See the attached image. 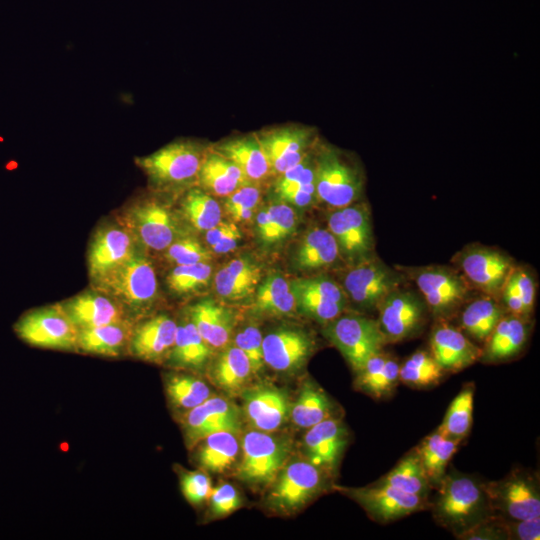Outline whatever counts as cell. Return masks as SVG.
<instances>
[{"mask_svg": "<svg viewBox=\"0 0 540 540\" xmlns=\"http://www.w3.org/2000/svg\"><path fill=\"white\" fill-rule=\"evenodd\" d=\"M429 508L438 525L457 539L494 515L483 481L455 469L447 470L436 486Z\"/></svg>", "mask_w": 540, "mask_h": 540, "instance_id": "1", "label": "cell"}, {"mask_svg": "<svg viewBox=\"0 0 540 540\" xmlns=\"http://www.w3.org/2000/svg\"><path fill=\"white\" fill-rule=\"evenodd\" d=\"M92 287L112 297L130 318L147 311L158 298L155 269L140 247L119 266L93 281Z\"/></svg>", "mask_w": 540, "mask_h": 540, "instance_id": "2", "label": "cell"}, {"mask_svg": "<svg viewBox=\"0 0 540 540\" xmlns=\"http://www.w3.org/2000/svg\"><path fill=\"white\" fill-rule=\"evenodd\" d=\"M206 152L207 149L198 141L181 138L149 155L136 157L135 164L155 189H183L197 180Z\"/></svg>", "mask_w": 540, "mask_h": 540, "instance_id": "3", "label": "cell"}, {"mask_svg": "<svg viewBox=\"0 0 540 540\" xmlns=\"http://www.w3.org/2000/svg\"><path fill=\"white\" fill-rule=\"evenodd\" d=\"M117 221L135 238L140 248L165 251L184 236L178 218L154 196H140L125 205Z\"/></svg>", "mask_w": 540, "mask_h": 540, "instance_id": "4", "label": "cell"}, {"mask_svg": "<svg viewBox=\"0 0 540 540\" xmlns=\"http://www.w3.org/2000/svg\"><path fill=\"white\" fill-rule=\"evenodd\" d=\"M315 150L316 200L335 209L355 203L364 189L360 168L333 146Z\"/></svg>", "mask_w": 540, "mask_h": 540, "instance_id": "5", "label": "cell"}, {"mask_svg": "<svg viewBox=\"0 0 540 540\" xmlns=\"http://www.w3.org/2000/svg\"><path fill=\"white\" fill-rule=\"evenodd\" d=\"M329 478L307 459L293 460L284 465L271 483L266 504L277 513L299 511L329 488Z\"/></svg>", "mask_w": 540, "mask_h": 540, "instance_id": "6", "label": "cell"}, {"mask_svg": "<svg viewBox=\"0 0 540 540\" xmlns=\"http://www.w3.org/2000/svg\"><path fill=\"white\" fill-rule=\"evenodd\" d=\"M237 477L253 487L271 484L287 463L291 452L288 439L252 429L240 441Z\"/></svg>", "mask_w": 540, "mask_h": 540, "instance_id": "7", "label": "cell"}, {"mask_svg": "<svg viewBox=\"0 0 540 540\" xmlns=\"http://www.w3.org/2000/svg\"><path fill=\"white\" fill-rule=\"evenodd\" d=\"M483 484L494 515L510 520L540 517L539 482L535 474L516 469L500 480Z\"/></svg>", "mask_w": 540, "mask_h": 540, "instance_id": "8", "label": "cell"}, {"mask_svg": "<svg viewBox=\"0 0 540 540\" xmlns=\"http://www.w3.org/2000/svg\"><path fill=\"white\" fill-rule=\"evenodd\" d=\"M323 332L355 372L387 344L377 320L363 315L341 314Z\"/></svg>", "mask_w": 540, "mask_h": 540, "instance_id": "9", "label": "cell"}, {"mask_svg": "<svg viewBox=\"0 0 540 540\" xmlns=\"http://www.w3.org/2000/svg\"><path fill=\"white\" fill-rule=\"evenodd\" d=\"M13 330L21 341L33 347L77 351L78 331L58 304L26 311Z\"/></svg>", "mask_w": 540, "mask_h": 540, "instance_id": "10", "label": "cell"}, {"mask_svg": "<svg viewBox=\"0 0 540 540\" xmlns=\"http://www.w3.org/2000/svg\"><path fill=\"white\" fill-rule=\"evenodd\" d=\"M327 224L340 256L351 266L374 257L370 214L365 205L353 203L337 208L329 215Z\"/></svg>", "mask_w": 540, "mask_h": 540, "instance_id": "11", "label": "cell"}, {"mask_svg": "<svg viewBox=\"0 0 540 540\" xmlns=\"http://www.w3.org/2000/svg\"><path fill=\"white\" fill-rule=\"evenodd\" d=\"M335 487L357 502L371 519L382 524L429 509L428 499L378 481L365 487Z\"/></svg>", "mask_w": 540, "mask_h": 540, "instance_id": "12", "label": "cell"}, {"mask_svg": "<svg viewBox=\"0 0 540 540\" xmlns=\"http://www.w3.org/2000/svg\"><path fill=\"white\" fill-rule=\"evenodd\" d=\"M428 311L437 319L447 320L463 304L468 294L466 281L450 268L427 266L409 270Z\"/></svg>", "mask_w": 540, "mask_h": 540, "instance_id": "13", "label": "cell"}, {"mask_svg": "<svg viewBox=\"0 0 540 540\" xmlns=\"http://www.w3.org/2000/svg\"><path fill=\"white\" fill-rule=\"evenodd\" d=\"M377 310V322L387 344L401 342L419 334L429 312L420 296L400 287L386 295Z\"/></svg>", "mask_w": 540, "mask_h": 540, "instance_id": "14", "label": "cell"}, {"mask_svg": "<svg viewBox=\"0 0 540 540\" xmlns=\"http://www.w3.org/2000/svg\"><path fill=\"white\" fill-rule=\"evenodd\" d=\"M266 155L271 174L281 175L299 163L316 146L313 127L287 124L256 132Z\"/></svg>", "mask_w": 540, "mask_h": 540, "instance_id": "15", "label": "cell"}, {"mask_svg": "<svg viewBox=\"0 0 540 540\" xmlns=\"http://www.w3.org/2000/svg\"><path fill=\"white\" fill-rule=\"evenodd\" d=\"M401 283V275L375 257L351 266L343 278L345 294L364 309H377L384 297Z\"/></svg>", "mask_w": 540, "mask_h": 540, "instance_id": "16", "label": "cell"}, {"mask_svg": "<svg viewBox=\"0 0 540 540\" xmlns=\"http://www.w3.org/2000/svg\"><path fill=\"white\" fill-rule=\"evenodd\" d=\"M315 342L300 327H278L263 337L264 363L279 373L293 374L300 371L312 355Z\"/></svg>", "mask_w": 540, "mask_h": 540, "instance_id": "17", "label": "cell"}, {"mask_svg": "<svg viewBox=\"0 0 540 540\" xmlns=\"http://www.w3.org/2000/svg\"><path fill=\"white\" fill-rule=\"evenodd\" d=\"M138 248L135 238L118 221L99 226L91 237L87 251L91 282L119 266Z\"/></svg>", "mask_w": 540, "mask_h": 540, "instance_id": "18", "label": "cell"}, {"mask_svg": "<svg viewBox=\"0 0 540 540\" xmlns=\"http://www.w3.org/2000/svg\"><path fill=\"white\" fill-rule=\"evenodd\" d=\"M290 286L296 310L324 325L341 315L347 303L345 292L325 275L293 280Z\"/></svg>", "mask_w": 540, "mask_h": 540, "instance_id": "19", "label": "cell"}, {"mask_svg": "<svg viewBox=\"0 0 540 540\" xmlns=\"http://www.w3.org/2000/svg\"><path fill=\"white\" fill-rule=\"evenodd\" d=\"M182 427L185 440L192 447L215 432L230 431L237 434L242 427V414L231 401L212 395L186 411Z\"/></svg>", "mask_w": 540, "mask_h": 540, "instance_id": "20", "label": "cell"}, {"mask_svg": "<svg viewBox=\"0 0 540 540\" xmlns=\"http://www.w3.org/2000/svg\"><path fill=\"white\" fill-rule=\"evenodd\" d=\"M243 413L252 429L275 432L290 418L288 393L270 383H258L241 391Z\"/></svg>", "mask_w": 540, "mask_h": 540, "instance_id": "21", "label": "cell"}, {"mask_svg": "<svg viewBox=\"0 0 540 540\" xmlns=\"http://www.w3.org/2000/svg\"><path fill=\"white\" fill-rule=\"evenodd\" d=\"M457 262L467 279L488 296L500 294L512 271L511 258L484 246H470L458 254Z\"/></svg>", "mask_w": 540, "mask_h": 540, "instance_id": "22", "label": "cell"}, {"mask_svg": "<svg viewBox=\"0 0 540 540\" xmlns=\"http://www.w3.org/2000/svg\"><path fill=\"white\" fill-rule=\"evenodd\" d=\"M349 440V431L342 419L328 418L307 429L303 437L304 458L332 477Z\"/></svg>", "mask_w": 540, "mask_h": 540, "instance_id": "23", "label": "cell"}, {"mask_svg": "<svg viewBox=\"0 0 540 540\" xmlns=\"http://www.w3.org/2000/svg\"><path fill=\"white\" fill-rule=\"evenodd\" d=\"M430 352L447 373L459 372L481 360L482 348L447 320H437L429 337Z\"/></svg>", "mask_w": 540, "mask_h": 540, "instance_id": "24", "label": "cell"}, {"mask_svg": "<svg viewBox=\"0 0 540 540\" xmlns=\"http://www.w3.org/2000/svg\"><path fill=\"white\" fill-rule=\"evenodd\" d=\"M58 305L77 331L130 321V317L118 302L93 287Z\"/></svg>", "mask_w": 540, "mask_h": 540, "instance_id": "25", "label": "cell"}, {"mask_svg": "<svg viewBox=\"0 0 540 540\" xmlns=\"http://www.w3.org/2000/svg\"><path fill=\"white\" fill-rule=\"evenodd\" d=\"M177 322L168 314H157L132 327L127 351L140 360L166 361L174 344Z\"/></svg>", "mask_w": 540, "mask_h": 540, "instance_id": "26", "label": "cell"}, {"mask_svg": "<svg viewBox=\"0 0 540 540\" xmlns=\"http://www.w3.org/2000/svg\"><path fill=\"white\" fill-rule=\"evenodd\" d=\"M529 330L528 318L504 314L484 343L481 360L496 363L515 357L523 350Z\"/></svg>", "mask_w": 540, "mask_h": 540, "instance_id": "27", "label": "cell"}, {"mask_svg": "<svg viewBox=\"0 0 540 540\" xmlns=\"http://www.w3.org/2000/svg\"><path fill=\"white\" fill-rule=\"evenodd\" d=\"M214 151L233 162L252 184L263 181L271 170L256 133L228 138Z\"/></svg>", "mask_w": 540, "mask_h": 540, "instance_id": "28", "label": "cell"}, {"mask_svg": "<svg viewBox=\"0 0 540 540\" xmlns=\"http://www.w3.org/2000/svg\"><path fill=\"white\" fill-rule=\"evenodd\" d=\"M399 367L398 360L382 350L356 372L355 389L377 400L390 397L400 383Z\"/></svg>", "mask_w": 540, "mask_h": 540, "instance_id": "29", "label": "cell"}, {"mask_svg": "<svg viewBox=\"0 0 540 540\" xmlns=\"http://www.w3.org/2000/svg\"><path fill=\"white\" fill-rule=\"evenodd\" d=\"M188 318L212 349L227 346L234 330V315L229 308L204 299L188 309Z\"/></svg>", "mask_w": 540, "mask_h": 540, "instance_id": "30", "label": "cell"}, {"mask_svg": "<svg viewBox=\"0 0 540 540\" xmlns=\"http://www.w3.org/2000/svg\"><path fill=\"white\" fill-rule=\"evenodd\" d=\"M261 267L249 256H240L225 264L215 275L217 294L235 301L249 297L259 285Z\"/></svg>", "mask_w": 540, "mask_h": 540, "instance_id": "31", "label": "cell"}, {"mask_svg": "<svg viewBox=\"0 0 540 540\" xmlns=\"http://www.w3.org/2000/svg\"><path fill=\"white\" fill-rule=\"evenodd\" d=\"M197 181L203 190L220 197L228 196L241 186L252 184L233 162L214 150H207Z\"/></svg>", "mask_w": 540, "mask_h": 540, "instance_id": "32", "label": "cell"}, {"mask_svg": "<svg viewBox=\"0 0 540 540\" xmlns=\"http://www.w3.org/2000/svg\"><path fill=\"white\" fill-rule=\"evenodd\" d=\"M337 242L329 229L316 227L305 233L297 244L292 263L299 271L328 267L339 258Z\"/></svg>", "mask_w": 540, "mask_h": 540, "instance_id": "33", "label": "cell"}, {"mask_svg": "<svg viewBox=\"0 0 540 540\" xmlns=\"http://www.w3.org/2000/svg\"><path fill=\"white\" fill-rule=\"evenodd\" d=\"M131 321L81 329L77 334V351L104 357H118L128 349Z\"/></svg>", "mask_w": 540, "mask_h": 540, "instance_id": "34", "label": "cell"}, {"mask_svg": "<svg viewBox=\"0 0 540 540\" xmlns=\"http://www.w3.org/2000/svg\"><path fill=\"white\" fill-rule=\"evenodd\" d=\"M212 355V348L199 334L190 319L177 323L174 344L166 362L177 369L202 370Z\"/></svg>", "mask_w": 540, "mask_h": 540, "instance_id": "35", "label": "cell"}, {"mask_svg": "<svg viewBox=\"0 0 540 540\" xmlns=\"http://www.w3.org/2000/svg\"><path fill=\"white\" fill-rule=\"evenodd\" d=\"M198 443L196 460L205 472L223 474L235 465L240 455L237 434L230 431L212 433Z\"/></svg>", "mask_w": 540, "mask_h": 540, "instance_id": "36", "label": "cell"}, {"mask_svg": "<svg viewBox=\"0 0 540 540\" xmlns=\"http://www.w3.org/2000/svg\"><path fill=\"white\" fill-rule=\"evenodd\" d=\"M335 404L314 381H305L291 404L290 419L301 429H308L335 416Z\"/></svg>", "mask_w": 540, "mask_h": 540, "instance_id": "37", "label": "cell"}, {"mask_svg": "<svg viewBox=\"0 0 540 540\" xmlns=\"http://www.w3.org/2000/svg\"><path fill=\"white\" fill-rule=\"evenodd\" d=\"M212 383L228 393L241 392L251 379L253 371L245 353L237 346H227L210 368Z\"/></svg>", "mask_w": 540, "mask_h": 540, "instance_id": "38", "label": "cell"}, {"mask_svg": "<svg viewBox=\"0 0 540 540\" xmlns=\"http://www.w3.org/2000/svg\"><path fill=\"white\" fill-rule=\"evenodd\" d=\"M296 300L288 282L281 274L271 273L258 285L251 312L258 316L279 317L292 314Z\"/></svg>", "mask_w": 540, "mask_h": 540, "instance_id": "39", "label": "cell"}, {"mask_svg": "<svg viewBox=\"0 0 540 540\" xmlns=\"http://www.w3.org/2000/svg\"><path fill=\"white\" fill-rule=\"evenodd\" d=\"M461 442L445 436L436 429L414 448L433 490L446 474L448 465Z\"/></svg>", "mask_w": 540, "mask_h": 540, "instance_id": "40", "label": "cell"}, {"mask_svg": "<svg viewBox=\"0 0 540 540\" xmlns=\"http://www.w3.org/2000/svg\"><path fill=\"white\" fill-rule=\"evenodd\" d=\"M504 315L502 306L491 296L469 302L461 312V330L473 340L485 343L498 321Z\"/></svg>", "mask_w": 540, "mask_h": 540, "instance_id": "41", "label": "cell"}, {"mask_svg": "<svg viewBox=\"0 0 540 540\" xmlns=\"http://www.w3.org/2000/svg\"><path fill=\"white\" fill-rule=\"evenodd\" d=\"M378 482L428 500L433 490L415 449L404 455Z\"/></svg>", "mask_w": 540, "mask_h": 540, "instance_id": "42", "label": "cell"}, {"mask_svg": "<svg viewBox=\"0 0 540 540\" xmlns=\"http://www.w3.org/2000/svg\"><path fill=\"white\" fill-rule=\"evenodd\" d=\"M297 222L294 209L286 202H277L258 211L256 232L262 244L271 246L289 237Z\"/></svg>", "mask_w": 540, "mask_h": 540, "instance_id": "43", "label": "cell"}, {"mask_svg": "<svg viewBox=\"0 0 540 540\" xmlns=\"http://www.w3.org/2000/svg\"><path fill=\"white\" fill-rule=\"evenodd\" d=\"M447 374L430 351L418 350L400 364L399 382L423 389L438 385Z\"/></svg>", "mask_w": 540, "mask_h": 540, "instance_id": "44", "label": "cell"}, {"mask_svg": "<svg viewBox=\"0 0 540 540\" xmlns=\"http://www.w3.org/2000/svg\"><path fill=\"white\" fill-rule=\"evenodd\" d=\"M184 218L196 229L207 231L221 221L219 203L202 188L190 187L180 203Z\"/></svg>", "mask_w": 540, "mask_h": 540, "instance_id": "45", "label": "cell"}, {"mask_svg": "<svg viewBox=\"0 0 540 540\" xmlns=\"http://www.w3.org/2000/svg\"><path fill=\"white\" fill-rule=\"evenodd\" d=\"M474 384H465L450 403L437 430L453 439L463 441L473 423Z\"/></svg>", "mask_w": 540, "mask_h": 540, "instance_id": "46", "label": "cell"}, {"mask_svg": "<svg viewBox=\"0 0 540 540\" xmlns=\"http://www.w3.org/2000/svg\"><path fill=\"white\" fill-rule=\"evenodd\" d=\"M168 399L175 408L188 411L210 396L211 389L202 379L187 373H171L165 380Z\"/></svg>", "mask_w": 540, "mask_h": 540, "instance_id": "47", "label": "cell"}, {"mask_svg": "<svg viewBox=\"0 0 540 540\" xmlns=\"http://www.w3.org/2000/svg\"><path fill=\"white\" fill-rule=\"evenodd\" d=\"M313 150L307 155L304 165L294 181L276 192L283 202L305 208L316 200L315 151Z\"/></svg>", "mask_w": 540, "mask_h": 540, "instance_id": "48", "label": "cell"}, {"mask_svg": "<svg viewBox=\"0 0 540 540\" xmlns=\"http://www.w3.org/2000/svg\"><path fill=\"white\" fill-rule=\"evenodd\" d=\"M212 268L208 263L177 265L166 278L168 288L178 295L193 293L210 282Z\"/></svg>", "mask_w": 540, "mask_h": 540, "instance_id": "49", "label": "cell"}, {"mask_svg": "<svg viewBox=\"0 0 540 540\" xmlns=\"http://www.w3.org/2000/svg\"><path fill=\"white\" fill-rule=\"evenodd\" d=\"M166 260L177 265H189L200 262L208 263L211 253L193 237L182 236L174 241L164 253Z\"/></svg>", "mask_w": 540, "mask_h": 540, "instance_id": "50", "label": "cell"}, {"mask_svg": "<svg viewBox=\"0 0 540 540\" xmlns=\"http://www.w3.org/2000/svg\"><path fill=\"white\" fill-rule=\"evenodd\" d=\"M260 202L259 188L254 184L241 186L225 197L224 206L236 221H248Z\"/></svg>", "mask_w": 540, "mask_h": 540, "instance_id": "51", "label": "cell"}, {"mask_svg": "<svg viewBox=\"0 0 540 540\" xmlns=\"http://www.w3.org/2000/svg\"><path fill=\"white\" fill-rule=\"evenodd\" d=\"M262 341V333L255 325L244 327L234 337V345L240 348L248 357L253 374L259 373L265 365Z\"/></svg>", "mask_w": 540, "mask_h": 540, "instance_id": "52", "label": "cell"}, {"mask_svg": "<svg viewBox=\"0 0 540 540\" xmlns=\"http://www.w3.org/2000/svg\"><path fill=\"white\" fill-rule=\"evenodd\" d=\"M181 492L192 505H199L209 499L213 489L210 477L202 471H186L180 477Z\"/></svg>", "mask_w": 540, "mask_h": 540, "instance_id": "53", "label": "cell"}, {"mask_svg": "<svg viewBox=\"0 0 540 540\" xmlns=\"http://www.w3.org/2000/svg\"><path fill=\"white\" fill-rule=\"evenodd\" d=\"M208 500L210 512L214 518L228 516L242 505L239 492L229 483L213 488Z\"/></svg>", "mask_w": 540, "mask_h": 540, "instance_id": "54", "label": "cell"}, {"mask_svg": "<svg viewBox=\"0 0 540 540\" xmlns=\"http://www.w3.org/2000/svg\"><path fill=\"white\" fill-rule=\"evenodd\" d=\"M458 539L508 540V536L503 519L496 515H492L463 533Z\"/></svg>", "mask_w": 540, "mask_h": 540, "instance_id": "55", "label": "cell"}, {"mask_svg": "<svg viewBox=\"0 0 540 540\" xmlns=\"http://www.w3.org/2000/svg\"><path fill=\"white\" fill-rule=\"evenodd\" d=\"M503 523L508 540H539L540 538V517L528 520L503 519Z\"/></svg>", "mask_w": 540, "mask_h": 540, "instance_id": "56", "label": "cell"}, {"mask_svg": "<svg viewBox=\"0 0 540 540\" xmlns=\"http://www.w3.org/2000/svg\"><path fill=\"white\" fill-rule=\"evenodd\" d=\"M511 274L521 298L525 316L528 318L530 313L533 311L535 302L534 280L527 270L520 268L512 269Z\"/></svg>", "mask_w": 540, "mask_h": 540, "instance_id": "57", "label": "cell"}, {"mask_svg": "<svg viewBox=\"0 0 540 540\" xmlns=\"http://www.w3.org/2000/svg\"><path fill=\"white\" fill-rule=\"evenodd\" d=\"M500 293L502 294L503 304L505 308L511 314L527 318L525 316L522 301L511 272L508 275Z\"/></svg>", "mask_w": 540, "mask_h": 540, "instance_id": "58", "label": "cell"}, {"mask_svg": "<svg viewBox=\"0 0 540 540\" xmlns=\"http://www.w3.org/2000/svg\"><path fill=\"white\" fill-rule=\"evenodd\" d=\"M242 235L239 228L234 224L232 228L213 246L210 248L218 254H225L233 251L238 242L241 240Z\"/></svg>", "mask_w": 540, "mask_h": 540, "instance_id": "59", "label": "cell"}, {"mask_svg": "<svg viewBox=\"0 0 540 540\" xmlns=\"http://www.w3.org/2000/svg\"><path fill=\"white\" fill-rule=\"evenodd\" d=\"M234 225L230 222H219L214 227L206 231V242L211 247L216 244Z\"/></svg>", "mask_w": 540, "mask_h": 540, "instance_id": "60", "label": "cell"}]
</instances>
